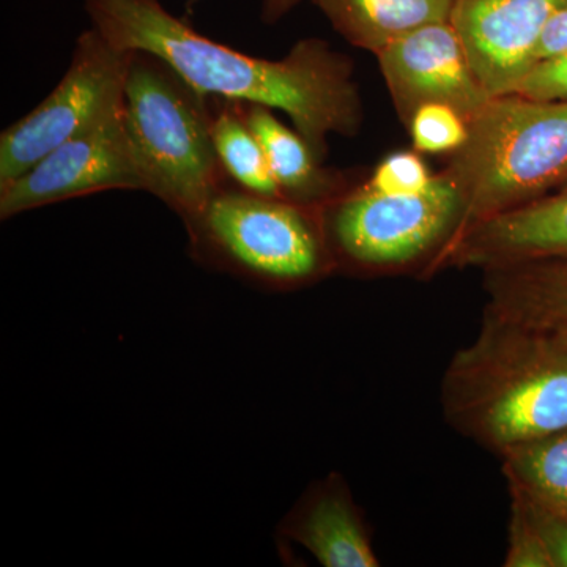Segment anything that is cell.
<instances>
[{
    "label": "cell",
    "instance_id": "6da1fadb",
    "mask_svg": "<svg viewBox=\"0 0 567 567\" xmlns=\"http://www.w3.org/2000/svg\"><path fill=\"white\" fill-rule=\"evenodd\" d=\"M92 28L122 51L162 59L204 96L262 104L289 115L322 162L330 134L363 121L352 62L323 40H301L281 61L251 58L200 35L159 0H84Z\"/></svg>",
    "mask_w": 567,
    "mask_h": 567
},
{
    "label": "cell",
    "instance_id": "7a4b0ae2",
    "mask_svg": "<svg viewBox=\"0 0 567 567\" xmlns=\"http://www.w3.org/2000/svg\"><path fill=\"white\" fill-rule=\"evenodd\" d=\"M442 398L447 421L498 454L567 429V333L486 311Z\"/></svg>",
    "mask_w": 567,
    "mask_h": 567
},
{
    "label": "cell",
    "instance_id": "3957f363",
    "mask_svg": "<svg viewBox=\"0 0 567 567\" xmlns=\"http://www.w3.org/2000/svg\"><path fill=\"white\" fill-rule=\"evenodd\" d=\"M466 123L468 137L443 171L464 204L454 235L565 185L567 102L507 93L488 100Z\"/></svg>",
    "mask_w": 567,
    "mask_h": 567
},
{
    "label": "cell",
    "instance_id": "277c9868",
    "mask_svg": "<svg viewBox=\"0 0 567 567\" xmlns=\"http://www.w3.org/2000/svg\"><path fill=\"white\" fill-rule=\"evenodd\" d=\"M122 112L144 192L183 221L199 215L223 188L207 96L162 59L130 51Z\"/></svg>",
    "mask_w": 567,
    "mask_h": 567
},
{
    "label": "cell",
    "instance_id": "5b68a950",
    "mask_svg": "<svg viewBox=\"0 0 567 567\" xmlns=\"http://www.w3.org/2000/svg\"><path fill=\"white\" fill-rule=\"evenodd\" d=\"M185 223L194 256L219 270L267 286L308 282L330 267L322 207L219 189Z\"/></svg>",
    "mask_w": 567,
    "mask_h": 567
},
{
    "label": "cell",
    "instance_id": "8992f818",
    "mask_svg": "<svg viewBox=\"0 0 567 567\" xmlns=\"http://www.w3.org/2000/svg\"><path fill=\"white\" fill-rule=\"evenodd\" d=\"M461 192L445 173L434 175L417 194H380L360 189L322 207L331 257L358 267L412 262L443 246L461 223Z\"/></svg>",
    "mask_w": 567,
    "mask_h": 567
},
{
    "label": "cell",
    "instance_id": "52a82bcc",
    "mask_svg": "<svg viewBox=\"0 0 567 567\" xmlns=\"http://www.w3.org/2000/svg\"><path fill=\"white\" fill-rule=\"evenodd\" d=\"M130 52L95 28L82 32L69 70L54 89L0 136V185L31 171L63 142L121 110Z\"/></svg>",
    "mask_w": 567,
    "mask_h": 567
},
{
    "label": "cell",
    "instance_id": "ba28073f",
    "mask_svg": "<svg viewBox=\"0 0 567 567\" xmlns=\"http://www.w3.org/2000/svg\"><path fill=\"white\" fill-rule=\"evenodd\" d=\"M111 189L144 192L122 107L63 142L21 177L0 185V218L7 221L24 212Z\"/></svg>",
    "mask_w": 567,
    "mask_h": 567
},
{
    "label": "cell",
    "instance_id": "9c48e42d",
    "mask_svg": "<svg viewBox=\"0 0 567 567\" xmlns=\"http://www.w3.org/2000/svg\"><path fill=\"white\" fill-rule=\"evenodd\" d=\"M375 55L406 126L424 104H446L468 122L494 99L477 80L451 21L406 33Z\"/></svg>",
    "mask_w": 567,
    "mask_h": 567
},
{
    "label": "cell",
    "instance_id": "30bf717a",
    "mask_svg": "<svg viewBox=\"0 0 567 567\" xmlns=\"http://www.w3.org/2000/svg\"><path fill=\"white\" fill-rule=\"evenodd\" d=\"M567 0H456V29L477 80L491 96L516 92L533 66L540 37Z\"/></svg>",
    "mask_w": 567,
    "mask_h": 567
},
{
    "label": "cell",
    "instance_id": "8fae6325",
    "mask_svg": "<svg viewBox=\"0 0 567 567\" xmlns=\"http://www.w3.org/2000/svg\"><path fill=\"white\" fill-rule=\"evenodd\" d=\"M561 259H567V189L466 227L442 246L432 268L486 271Z\"/></svg>",
    "mask_w": 567,
    "mask_h": 567
},
{
    "label": "cell",
    "instance_id": "7c38bea8",
    "mask_svg": "<svg viewBox=\"0 0 567 567\" xmlns=\"http://www.w3.org/2000/svg\"><path fill=\"white\" fill-rule=\"evenodd\" d=\"M284 535L322 566H379L360 514L338 476L312 488L284 524Z\"/></svg>",
    "mask_w": 567,
    "mask_h": 567
},
{
    "label": "cell",
    "instance_id": "4fadbf2b",
    "mask_svg": "<svg viewBox=\"0 0 567 567\" xmlns=\"http://www.w3.org/2000/svg\"><path fill=\"white\" fill-rule=\"evenodd\" d=\"M486 311L567 333V259L491 268Z\"/></svg>",
    "mask_w": 567,
    "mask_h": 567
},
{
    "label": "cell",
    "instance_id": "5bb4252c",
    "mask_svg": "<svg viewBox=\"0 0 567 567\" xmlns=\"http://www.w3.org/2000/svg\"><path fill=\"white\" fill-rule=\"evenodd\" d=\"M353 47L379 54L406 33L451 21L456 0H311Z\"/></svg>",
    "mask_w": 567,
    "mask_h": 567
},
{
    "label": "cell",
    "instance_id": "9a60e30c",
    "mask_svg": "<svg viewBox=\"0 0 567 567\" xmlns=\"http://www.w3.org/2000/svg\"><path fill=\"white\" fill-rule=\"evenodd\" d=\"M244 117L267 156L284 199L324 207L338 199V183L322 171L308 142L287 128L262 104H246Z\"/></svg>",
    "mask_w": 567,
    "mask_h": 567
},
{
    "label": "cell",
    "instance_id": "2e32d148",
    "mask_svg": "<svg viewBox=\"0 0 567 567\" xmlns=\"http://www.w3.org/2000/svg\"><path fill=\"white\" fill-rule=\"evenodd\" d=\"M498 456L511 492L567 516V429L507 447Z\"/></svg>",
    "mask_w": 567,
    "mask_h": 567
},
{
    "label": "cell",
    "instance_id": "e0dca14e",
    "mask_svg": "<svg viewBox=\"0 0 567 567\" xmlns=\"http://www.w3.org/2000/svg\"><path fill=\"white\" fill-rule=\"evenodd\" d=\"M240 104L233 102L218 114H212L213 144L224 173L229 174L245 192L282 197L262 145L249 130Z\"/></svg>",
    "mask_w": 567,
    "mask_h": 567
},
{
    "label": "cell",
    "instance_id": "ac0fdd59",
    "mask_svg": "<svg viewBox=\"0 0 567 567\" xmlns=\"http://www.w3.org/2000/svg\"><path fill=\"white\" fill-rule=\"evenodd\" d=\"M417 153L442 155L457 152L468 137V123L446 104H424L409 123Z\"/></svg>",
    "mask_w": 567,
    "mask_h": 567
},
{
    "label": "cell",
    "instance_id": "d6986e66",
    "mask_svg": "<svg viewBox=\"0 0 567 567\" xmlns=\"http://www.w3.org/2000/svg\"><path fill=\"white\" fill-rule=\"evenodd\" d=\"M434 175L416 152H395L375 167L371 181L364 186L369 192L402 196L417 194L429 188Z\"/></svg>",
    "mask_w": 567,
    "mask_h": 567
},
{
    "label": "cell",
    "instance_id": "ffe728a7",
    "mask_svg": "<svg viewBox=\"0 0 567 567\" xmlns=\"http://www.w3.org/2000/svg\"><path fill=\"white\" fill-rule=\"evenodd\" d=\"M511 511L513 513H511L509 524V547H507L505 566L554 567L547 548L528 516L527 507L517 496L513 495Z\"/></svg>",
    "mask_w": 567,
    "mask_h": 567
},
{
    "label": "cell",
    "instance_id": "44dd1931",
    "mask_svg": "<svg viewBox=\"0 0 567 567\" xmlns=\"http://www.w3.org/2000/svg\"><path fill=\"white\" fill-rule=\"evenodd\" d=\"M514 93L543 102H567V54L536 63Z\"/></svg>",
    "mask_w": 567,
    "mask_h": 567
},
{
    "label": "cell",
    "instance_id": "7402d4cb",
    "mask_svg": "<svg viewBox=\"0 0 567 567\" xmlns=\"http://www.w3.org/2000/svg\"><path fill=\"white\" fill-rule=\"evenodd\" d=\"M511 495L520 498V502L527 507L528 516L547 548L551 565L567 567V516L533 505L516 492H511Z\"/></svg>",
    "mask_w": 567,
    "mask_h": 567
},
{
    "label": "cell",
    "instance_id": "603a6c76",
    "mask_svg": "<svg viewBox=\"0 0 567 567\" xmlns=\"http://www.w3.org/2000/svg\"><path fill=\"white\" fill-rule=\"evenodd\" d=\"M567 54V7L548 22L536 50V63Z\"/></svg>",
    "mask_w": 567,
    "mask_h": 567
},
{
    "label": "cell",
    "instance_id": "cb8c5ba5",
    "mask_svg": "<svg viewBox=\"0 0 567 567\" xmlns=\"http://www.w3.org/2000/svg\"><path fill=\"white\" fill-rule=\"evenodd\" d=\"M196 2V0H193ZM300 0H264L262 17L267 22L278 21L284 14L289 13Z\"/></svg>",
    "mask_w": 567,
    "mask_h": 567
},
{
    "label": "cell",
    "instance_id": "d4e9b609",
    "mask_svg": "<svg viewBox=\"0 0 567 567\" xmlns=\"http://www.w3.org/2000/svg\"><path fill=\"white\" fill-rule=\"evenodd\" d=\"M561 189H567V181L565 182V185L561 186Z\"/></svg>",
    "mask_w": 567,
    "mask_h": 567
}]
</instances>
